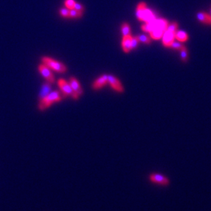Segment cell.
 <instances>
[{
  "instance_id": "obj_1",
  "label": "cell",
  "mask_w": 211,
  "mask_h": 211,
  "mask_svg": "<svg viewBox=\"0 0 211 211\" xmlns=\"http://www.w3.org/2000/svg\"><path fill=\"white\" fill-rule=\"evenodd\" d=\"M61 100V95L60 93L58 91H53L51 93H49L48 95L45 96L44 97L40 99V104H39V108L40 110H44L46 108H49L50 106L54 103V102L60 101Z\"/></svg>"
},
{
  "instance_id": "obj_2",
  "label": "cell",
  "mask_w": 211,
  "mask_h": 211,
  "mask_svg": "<svg viewBox=\"0 0 211 211\" xmlns=\"http://www.w3.org/2000/svg\"><path fill=\"white\" fill-rule=\"evenodd\" d=\"M42 61L46 66H47L49 69L54 70L56 72L59 73H64L66 72L67 69L65 65L60 63V62L54 60L49 57H42Z\"/></svg>"
},
{
  "instance_id": "obj_3",
  "label": "cell",
  "mask_w": 211,
  "mask_h": 211,
  "mask_svg": "<svg viewBox=\"0 0 211 211\" xmlns=\"http://www.w3.org/2000/svg\"><path fill=\"white\" fill-rule=\"evenodd\" d=\"M58 85L60 86L61 91H62L64 97L71 96L75 100L78 99L79 95L74 92L73 89L71 88L70 84L68 83L66 80H64V79H60L58 80Z\"/></svg>"
},
{
  "instance_id": "obj_4",
  "label": "cell",
  "mask_w": 211,
  "mask_h": 211,
  "mask_svg": "<svg viewBox=\"0 0 211 211\" xmlns=\"http://www.w3.org/2000/svg\"><path fill=\"white\" fill-rule=\"evenodd\" d=\"M149 180L154 184L161 186H168L169 184V179L165 176L159 173H153L149 175Z\"/></svg>"
},
{
  "instance_id": "obj_5",
  "label": "cell",
  "mask_w": 211,
  "mask_h": 211,
  "mask_svg": "<svg viewBox=\"0 0 211 211\" xmlns=\"http://www.w3.org/2000/svg\"><path fill=\"white\" fill-rule=\"evenodd\" d=\"M38 70L41 75L46 80V81L49 83H54L55 81V77L54 74L52 73L51 69L46 66L45 64H40L38 67Z\"/></svg>"
},
{
  "instance_id": "obj_6",
  "label": "cell",
  "mask_w": 211,
  "mask_h": 211,
  "mask_svg": "<svg viewBox=\"0 0 211 211\" xmlns=\"http://www.w3.org/2000/svg\"><path fill=\"white\" fill-rule=\"evenodd\" d=\"M175 33L169 30H165L162 36L163 44L166 48H171L175 40Z\"/></svg>"
},
{
  "instance_id": "obj_7",
  "label": "cell",
  "mask_w": 211,
  "mask_h": 211,
  "mask_svg": "<svg viewBox=\"0 0 211 211\" xmlns=\"http://www.w3.org/2000/svg\"><path fill=\"white\" fill-rule=\"evenodd\" d=\"M108 83L115 91L119 93H122L124 91V88L122 84H121L120 80L114 76L108 75Z\"/></svg>"
},
{
  "instance_id": "obj_8",
  "label": "cell",
  "mask_w": 211,
  "mask_h": 211,
  "mask_svg": "<svg viewBox=\"0 0 211 211\" xmlns=\"http://www.w3.org/2000/svg\"><path fill=\"white\" fill-rule=\"evenodd\" d=\"M146 10V4L144 2L139 3L137 7V10H136V17L138 19V20L141 21H144V18Z\"/></svg>"
},
{
  "instance_id": "obj_9",
  "label": "cell",
  "mask_w": 211,
  "mask_h": 211,
  "mask_svg": "<svg viewBox=\"0 0 211 211\" xmlns=\"http://www.w3.org/2000/svg\"><path fill=\"white\" fill-rule=\"evenodd\" d=\"M108 83V75H103L99 77L93 83L92 87L94 89H100Z\"/></svg>"
},
{
  "instance_id": "obj_10",
  "label": "cell",
  "mask_w": 211,
  "mask_h": 211,
  "mask_svg": "<svg viewBox=\"0 0 211 211\" xmlns=\"http://www.w3.org/2000/svg\"><path fill=\"white\" fill-rule=\"evenodd\" d=\"M69 82L71 88L73 89L75 93H77L79 96L83 94V90L82 89V86H81L79 82L77 81L76 78H74V77H71L70 78Z\"/></svg>"
},
{
  "instance_id": "obj_11",
  "label": "cell",
  "mask_w": 211,
  "mask_h": 211,
  "mask_svg": "<svg viewBox=\"0 0 211 211\" xmlns=\"http://www.w3.org/2000/svg\"><path fill=\"white\" fill-rule=\"evenodd\" d=\"M131 39H132V36L131 35L123 36L122 41V48L124 52L129 53L131 52V50H132Z\"/></svg>"
},
{
  "instance_id": "obj_12",
  "label": "cell",
  "mask_w": 211,
  "mask_h": 211,
  "mask_svg": "<svg viewBox=\"0 0 211 211\" xmlns=\"http://www.w3.org/2000/svg\"><path fill=\"white\" fill-rule=\"evenodd\" d=\"M165 30L161 29L159 27H155L154 30H152L150 32V36L153 39L159 40L162 39V36L164 32H165Z\"/></svg>"
},
{
  "instance_id": "obj_13",
  "label": "cell",
  "mask_w": 211,
  "mask_h": 211,
  "mask_svg": "<svg viewBox=\"0 0 211 211\" xmlns=\"http://www.w3.org/2000/svg\"><path fill=\"white\" fill-rule=\"evenodd\" d=\"M197 18L201 22L211 25V16L204 12H200L197 14Z\"/></svg>"
},
{
  "instance_id": "obj_14",
  "label": "cell",
  "mask_w": 211,
  "mask_h": 211,
  "mask_svg": "<svg viewBox=\"0 0 211 211\" xmlns=\"http://www.w3.org/2000/svg\"><path fill=\"white\" fill-rule=\"evenodd\" d=\"M189 39V36L187 32L184 31H176L175 33V39L178 40L179 42H186Z\"/></svg>"
},
{
  "instance_id": "obj_15",
  "label": "cell",
  "mask_w": 211,
  "mask_h": 211,
  "mask_svg": "<svg viewBox=\"0 0 211 211\" xmlns=\"http://www.w3.org/2000/svg\"><path fill=\"white\" fill-rule=\"evenodd\" d=\"M50 90H51V86L50 85H49V82H47L46 83H45L42 86V91L40 95V98L42 99L46 95H48L49 93V92H50Z\"/></svg>"
},
{
  "instance_id": "obj_16",
  "label": "cell",
  "mask_w": 211,
  "mask_h": 211,
  "mask_svg": "<svg viewBox=\"0 0 211 211\" xmlns=\"http://www.w3.org/2000/svg\"><path fill=\"white\" fill-rule=\"evenodd\" d=\"M121 32L123 36H130L131 35V27L127 23H124L121 27Z\"/></svg>"
},
{
  "instance_id": "obj_17",
  "label": "cell",
  "mask_w": 211,
  "mask_h": 211,
  "mask_svg": "<svg viewBox=\"0 0 211 211\" xmlns=\"http://www.w3.org/2000/svg\"><path fill=\"white\" fill-rule=\"evenodd\" d=\"M137 36L139 42H141L142 43H145V44H150L151 43V39L150 38L145 35H140Z\"/></svg>"
},
{
  "instance_id": "obj_18",
  "label": "cell",
  "mask_w": 211,
  "mask_h": 211,
  "mask_svg": "<svg viewBox=\"0 0 211 211\" xmlns=\"http://www.w3.org/2000/svg\"><path fill=\"white\" fill-rule=\"evenodd\" d=\"M180 52H181V60L184 62V63H186L188 59V51L187 48L183 46V47L180 49Z\"/></svg>"
},
{
  "instance_id": "obj_19",
  "label": "cell",
  "mask_w": 211,
  "mask_h": 211,
  "mask_svg": "<svg viewBox=\"0 0 211 211\" xmlns=\"http://www.w3.org/2000/svg\"><path fill=\"white\" fill-rule=\"evenodd\" d=\"M82 12L77 11L76 10H74V9H72V10H70L69 17H71V18H78V17H82Z\"/></svg>"
},
{
  "instance_id": "obj_20",
  "label": "cell",
  "mask_w": 211,
  "mask_h": 211,
  "mask_svg": "<svg viewBox=\"0 0 211 211\" xmlns=\"http://www.w3.org/2000/svg\"><path fill=\"white\" fill-rule=\"evenodd\" d=\"M178 23H177L176 22H173V23L168 24L166 30H169V31H171V32H176L177 30H178Z\"/></svg>"
},
{
  "instance_id": "obj_21",
  "label": "cell",
  "mask_w": 211,
  "mask_h": 211,
  "mask_svg": "<svg viewBox=\"0 0 211 211\" xmlns=\"http://www.w3.org/2000/svg\"><path fill=\"white\" fill-rule=\"evenodd\" d=\"M76 2H74V0H66L65 1V6H66V8H68L70 10H72L74 9V4H75Z\"/></svg>"
},
{
  "instance_id": "obj_22",
  "label": "cell",
  "mask_w": 211,
  "mask_h": 211,
  "mask_svg": "<svg viewBox=\"0 0 211 211\" xmlns=\"http://www.w3.org/2000/svg\"><path fill=\"white\" fill-rule=\"evenodd\" d=\"M139 43V42L138 41L137 36L132 37V39H131V48H132V49L137 48V47L138 46Z\"/></svg>"
},
{
  "instance_id": "obj_23",
  "label": "cell",
  "mask_w": 211,
  "mask_h": 211,
  "mask_svg": "<svg viewBox=\"0 0 211 211\" xmlns=\"http://www.w3.org/2000/svg\"><path fill=\"white\" fill-rule=\"evenodd\" d=\"M60 14L64 17H69V12L70 10L66 8H62L60 9Z\"/></svg>"
},
{
  "instance_id": "obj_24",
  "label": "cell",
  "mask_w": 211,
  "mask_h": 211,
  "mask_svg": "<svg viewBox=\"0 0 211 211\" xmlns=\"http://www.w3.org/2000/svg\"><path fill=\"white\" fill-rule=\"evenodd\" d=\"M182 47H183V45L181 44V43H180L178 42H173L171 46V48H172L174 49H176V50H180V49H181Z\"/></svg>"
},
{
  "instance_id": "obj_25",
  "label": "cell",
  "mask_w": 211,
  "mask_h": 211,
  "mask_svg": "<svg viewBox=\"0 0 211 211\" xmlns=\"http://www.w3.org/2000/svg\"><path fill=\"white\" fill-rule=\"evenodd\" d=\"M74 10H76L77 11H79V12H83V10H84V7H83V5H82L81 4H79V3H75V4H74Z\"/></svg>"
},
{
  "instance_id": "obj_26",
  "label": "cell",
  "mask_w": 211,
  "mask_h": 211,
  "mask_svg": "<svg viewBox=\"0 0 211 211\" xmlns=\"http://www.w3.org/2000/svg\"><path fill=\"white\" fill-rule=\"evenodd\" d=\"M210 16H211V10H210Z\"/></svg>"
}]
</instances>
